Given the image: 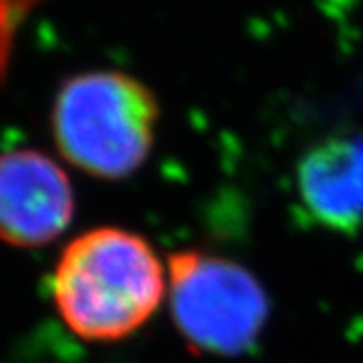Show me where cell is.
Masks as SVG:
<instances>
[{
    "label": "cell",
    "instance_id": "obj_3",
    "mask_svg": "<svg viewBox=\"0 0 363 363\" xmlns=\"http://www.w3.org/2000/svg\"><path fill=\"white\" fill-rule=\"evenodd\" d=\"M170 309L183 340L198 352L238 357L252 348L268 320V296L238 261L203 250L168 259Z\"/></svg>",
    "mask_w": 363,
    "mask_h": 363
},
{
    "label": "cell",
    "instance_id": "obj_2",
    "mask_svg": "<svg viewBox=\"0 0 363 363\" xmlns=\"http://www.w3.org/2000/svg\"><path fill=\"white\" fill-rule=\"evenodd\" d=\"M161 118L159 98L122 70H87L65 79L50 107V135L68 166L120 181L148 161Z\"/></svg>",
    "mask_w": 363,
    "mask_h": 363
},
{
    "label": "cell",
    "instance_id": "obj_1",
    "mask_svg": "<svg viewBox=\"0 0 363 363\" xmlns=\"http://www.w3.org/2000/svg\"><path fill=\"white\" fill-rule=\"evenodd\" d=\"M166 270L140 233L98 226L63 248L52 296L63 324L87 342H118L159 309Z\"/></svg>",
    "mask_w": 363,
    "mask_h": 363
},
{
    "label": "cell",
    "instance_id": "obj_4",
    "mask_svg": "<svg viewBox=\"0 0 363 363\" xmlns=\"http://www.w3.org/2000/svg\"><path fill=\"white\" fill-rule=\"evenodd\" d=\"M74 218V187L61 161L38 148L0 152V242L38 248Z\"/></svg>",
    "mask_w": 363,
    "mask_h": 363
},
{
    "label": "cell",
    "instance_id": "obj_5",
    "mask_svg": "<svg viewBox=\"0 0 363 363\" xmlns=\"http://www.w3.org/2000/svg\"><path fill=\"white\" fill-rule=\"evenodd\" d=\"M301 194L309 211L328 226L348 228L363 220V138H335L301 163Z\"/></svg>",
    "mask_w": 363,
    "mask_h": 363
}]
</instances>
